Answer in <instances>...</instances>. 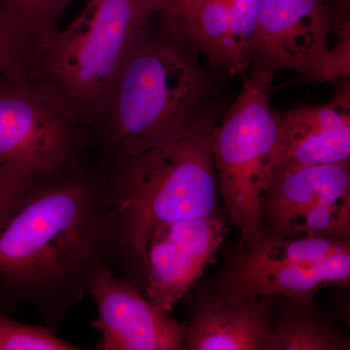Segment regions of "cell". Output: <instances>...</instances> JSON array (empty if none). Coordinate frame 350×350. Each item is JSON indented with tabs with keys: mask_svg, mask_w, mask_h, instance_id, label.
<instances>
[{
	"mask_svg": "<svg viewBox=\"0 0 350 350\" xmlns=\"http://www.w3.org/2000/svg\"><path fill=\"white\" fill-rule=\"evenodd\" d=\"M123 265L109 176L82 163L0 207V310L32 306L56 331L100 269Z\"/></svg>",
	"mask_w": 350,
	"mask_h": 350,
	"instance_id": "obj_1",
	"label": "cell"
},
{
	"mask_svg": "<svg viewBox=\"0 0 350 350\" xmlns=\"http://www.w3.org/2000/svg\"><path fill=\"white\" fill-rule=\"evenodd\" d=\"M155 24L120 69L92 125L113 159L174 144L221 114L215 71L185 39Z\"/></svg>",
	"mask_w": 350,
	"mask_h": 350,
	"instance_id": "obj_2",
	"label": "cell"
},
{
	"mask_svg": "<svg viewBox=\"0 0 350 350\" xmlns=\"http://www.w3.org/2000/svg\"><path fill=\"white\" fill-rule=\"evenodd\" d=\"M222 114L167 146L114 158L108 172L118 217L123 266L145 284L146 245L157 226L217 213L213 135Z\"/></svg>",
	"mask_w": 350,
	"mask_h": 350,
	"instance_id": "obj_3",
	"label": "cell"
},
{
	"mask_svg": "<svg viewBox=\"0 0 350 350\" xmlns=\"http://www.w3.org/2000/svg\"><path fill=\"white\" fill-rule=\"evenodd\" d=\"M162 9V0H89L39 52L38 77L92 126L120 69Z\"/></svg>",
	"mask_w": 350,
	"mask_h": 350,
	"instance_id": "obj_4",
	"label": "cell"
},
{
	"mask_svg": "<svg viewBox=\"0 0 350 350\" xmlns=\"http://www.w3.org/2000/svg\"><path fill=\"white\" fill-rule=\"evenodd\" d=\"M86 126L41 78L0 81V175L21 189L81 165Z\"/></svg>",
	"mask_w": 350,
	"mask_h": 350,
	"instance_id": "obj_5",
	"label": "cell"
},
{
	"mask_svg": "<svg viewBox=\"0 0 350 350\" xmlns=\"http://www.w3.org/2000/svg\"><path fill=\"white\" fill-rule=\"evenodd\" d=\"M273 77L246 71L241 93L213 131L219 191L230 222L241 232L239 244L252 243L266 232L260 202L268 186L269 160L278 135L271 107Z\"/></svg>",
	"mask_w": 350,
	"mask_h": 350,
	"instance_id": "obj_6",
	"label": "cell"
},
{
	"mask_svg": "<svg viewBox=\"0 0 350 350\" xmlns=\"http://www.w3.org/2000/svg\"><path fill=\"white\" fill-rule=\"evenodd\" d=\"M247 71L293 69L312 82L349 79V0H262Z\"/></svg>",
	"mask_w": 350,
	"mask_h": 350,
	"instance_id": "obj_7",
	"label": "cell"
},
{
	"mask_svg": "<svg viewBox=\"0 0 350 350\" xmlns=\"http://www.w3.org/2000/svg\"><path fill=\"white\" fill-rule=\"evenodd\" d=\"M227 228L219 214L157 226L147 241L145 292L170 313L215 261Z\"/></svg>",
	"mask_w": 350,
	"mask_h": 350,
	"instance_id": "obj_8",
	"label": "cell"
},
{
	"mask_svg": "<svg viewBox=\"0 0 350 350\" xmlns=\"http://www.w3.org/2000/svg\"><path fill=\"white\" fill-rule=\"evenodd\" d=\"M98 306L92 326L100 335L101 350H180L187 325L146 300L138 283L100 269L87 286Z\"/></svg>",
	"mask_w": 350,
	"mask_h": 350,
	"instance_id": "obj_9",
	"label": "cell"
},
{
	"mask_svg": "<svg viewBox=\"0 0 350 350\" xmlns=\"http://www.w3.org/2000/svg\"><path fill=\"white\" fill-rule=\"evenodd\" d=\"M275 115L278 135L268 184L288 170L350 160L349 79L342 80L324 105L275 111Z\"/></svg>",
	"mask_w": 350,
	"mask_h": 350,
	"instance_id": "obj_10",
	"label": "cell"
},
{
	"mask_svg": "<svg viewBox=\"0 0 350 350\" xmlns=\"http://www.w3.org/2000/svg\"><path fill=\"white\" fill-rule=\"evenodd\" d=\"M269 299L202 290L186 324L183 349L278 350Z\"/></svg>",
	"mask_w": 350,
	"mask_h": 350,
	"instance_id": "obj_11",
	"label": "cell"
},
{
	"mask_svg": "<svg viewBox=\"0 0 350 350\" xmlns=\"http://www.w3.org/2000/svg\"><path fill=\"white\" fill-rule=\"evenodd\" d=\"M262 0H198L170 33L185 39L209 68L228 75H245Z\"/></svg>",
	"mask_w": 350,
	"mask_h": 350,
	"instance_id": "obj_12",
	"label": "cell"
},
{
	"mask_svg": "<svg viewBox=\"0 0 350 350\" xmlns=\"http://www.w3.org/2000/svg\"><path fill=\"white\" fill-rule=\"evenodd\" d=\"M350 283V250L317 261L283 259L236 266L228 264L214 287L231 296H273L304 300L314 298L323 288L347 287Z\"/></svg>",
	"mask_w": 350,
	"mask_h": 350,
	"instance_id": "obj_13",
	"label": "cell"
},
{
	"mask_svg": "<svg viewBox=\"0 0 350 350\" xmlns=\"http://www.w3.org/2000/svg\"><path fill=\"white\" fill-rule=\"evenodd\" d=\"M347 196H350V160L288 170L273 177L262 192V226L280 236L308 209Z\"/></svg>",
	"mask_w": 350,
	"mask_h": 350,
	"instance_id": "obj_14",
	"label": "cell"
},
{
	"mask_svg": "<svg viewBox=\"0 0 350 350\" xmlns=\"http://www.w3.org/2000/svg\"><path fill=\"white\" fill-rule=\"evenodd\" d=\"M273 332L278 350H349V337L338 331L314 298H287Z\"/></svg>",
	"mask_w": 350,
	"mask_h": 350,
	"instance_id": "obj_15",
	"label": "cell"
},
{
	"mask_svg": "<svg viewBox=\"0 0 350 350\" xmlns=\"http://www.w3.org/2000/svg\"><path fill=\"white\" fill-rule=\"evenodd\" d=\"M76 0H0L9 24L31 53L34 62L59 31V21Z\"/></svg>",
	"mask_w": 350,
	"mask_h": 350,
	"instance_id": "obj_16",
	"label": "cell"
},
{
	"mask_svg": "<svg viewBox=\"0 0 350 350\" xmlns=\"http://www.w3.org/2000/svg\"><path fill=\"white\" fill-rule=\"evenodd\" d=\"M280 236H320L350 243V196L308 209L290 222Z\"/></svg>",
	"mask_w": 350,
	"mask_h": 350,
	"instance_id": "obj_17",
	"label": "cell"
},
{
	"mask_svg": "<svg viewBox=\"0 0 350 350\" xmlns=\"http://www.w3.org/2000/svg\"><path fill=\"white\" fill-rule=\"evenodd\" d=\"M82 347L57 338L46 326L16 321L0 310V350H81Z\"/></svg>",
	"mask_w": 350,
	"mask_h": 350,
	"instance_id": "obj_18",
	"label": "cell"
},
{
	"mask_svg": "<svg viewBox=\"0 0 350 350\" xmlns=\"http://www.w3.org/2000/svg\"><path fill=\"white\" fill-rule=\"evenodd\" d=\"M0 75L7 81L25 84L38 78L36 62L0 7Z\"/></svg>",
	"mask_w": 350,
	"mask_h": 350,
	"instance_id": "obj_19",
	"label": "cell"
},
{
	"mask_svg": "<svg viewBox=\"0 0 350 350\" xmlns=\"http://www.w3.org/2000/svg\"><path fill=\"white\" fill-rule=\"evenodd\" d=\"M198 0H162L163 9L157 17V24L163 29H174Z\"/></svg>",
	"mask_w": 350,
	"mask_h": 350,
	"instance_id": "obj_20",
	"label": "cell"
},
{
	"mask_svg": "<svg viewBox=\"0 0 350 350\" xmlns=\"http://www.w3.org/2000/svg\"><path fill=\"white\" fill-rule=\"evenodd\" d=\"M21 190L22 189L18 187L12 181L0 175V207Z\"/></svg>",
	"mask_w": 350,
	"mask_h": 350,
	"instance_id": "obj_21",
	"label": "cell"
},
{
	"mask_svg": "<svg viewBox=\"0 0 350 350\" xmlns=\"http://www.w3.org/2000/svg\"><path fill=\"white\" fill-rule=\"evenodd\" d=\"M3 79H5V78L3 77V76H2L1 75H0V81H1V80H3ZM6 80V79H5Z\"/></svg>",
	"mask_w": 350,
	"mask_h": 350,
	"instance_id": "obj_22",
	"label": "cell"
}]
</instances>
